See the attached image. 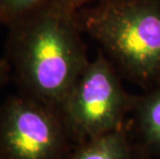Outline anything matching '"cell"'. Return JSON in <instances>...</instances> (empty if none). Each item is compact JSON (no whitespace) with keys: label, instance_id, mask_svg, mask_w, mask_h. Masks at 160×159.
Returning <instances> with one entry per match:
<instances>
[{"label":"cell","instance_id":"obj_7","mask_svg":"<svg viewBox=\"0 0 160 159\" xmlns=\"http://www.w3.org/2000/svg\"><path fill=\"white\" fill-rule=\"evenodd\" d=\"M53 0H0V22L8 26Z\"/></svg>","mask_w":160,"mask_h":159},{"label":"cell","instance_id":"obj_5","mask_svg":"<svg viewBox=\"0 0 160 159\" xmlns=\"http://www.w3.org/2000/svg\"><path fill=\"white\" fill-rule=\"evenodd\" d=\"M65 159H142L124 128L78 144Z\"/></svg>","mask_w":160,"mask_h":159},{"label":"cell","instance_id":"obj_2","mask_svg":"<svg viewBox=\"0 0 160 159\" xmlns=\"http://www.w3.org/2000/svg\"><path fill=\"white\" fill-rule=\"evenodd\" d=\"M76 17L129 80L147 89L160 85V0H99Z\"/></svg>","mask_w":160,"mask_h":159},{"label":"cell","instance_id":"obj_8","mask_svg":"<svg viewBox=\"0 0 160 159\" xmlns=\"http://www.w3.org/2000/svg\"><path fill=\"white\" fill-rule=\"evenodd\" d=\"M12 72V65L8 61V59L6 57L0 58V92L3 89V87L8 84L9 79H11Z\"/></svg>","mask_w":160,"mask_h":159},{"label":"cell","instance_id":"obj_6","mask_svg":"<svg viewBox=\"0 0 160 159\" xmlns=\"http://www.w3.org/2000/svg\"><path fill=\"white\" fill-rule=\"evenodd\" d=\"M132 110L144 148L160 156V85L134 97Z\"/></svg>","mask_w":160,"mask_h":159},{"label":"cell","instance_id":"obj_9","mask_svg":"<svg viewBox=\"0 0 160 159\" xmlns=\"http://www.w3.org/2000/svg\"><path fill=\"white\" fill-rule=\"evenodd\" d=\"M57 3L62 5L64 8L68 9L72 12H79L85 5L94 0H55Z\"/></svg>","mask_w":160,"mask_h":159},{"label":"cell","instance_id":"obj_3","mask_svg":"<svg viewBox=\"0 0 160 159\" xmlns=\"http://www.w3.org/2000/svg\"><path fill=\"white\" fill-rule=\"evenodd\" d=\"M133 98L124 90L114 64L102 51L90 60L59 107L77 145L124 126Z\"/></svg>","mask_w":160,"mask_h":159},{"label":"cell","instance_id":"obj_1","mask_svg":"<svg viewBox=\"0 0 160 159\" xmlns=\"http://www.w3.org/2000/svg\"><path fill=\"white\" fill-rule=\"evenodd\" d=\"M76 13L53 0L9 25L5 57L21 93L58 109L90 61Z\"/></svg>","mask_w":160,"mask_h":159},{"label":"cell","instance_id":"obj_4","mask_svg":"<svg viewBox=\"0 0 160 159\" xmlns=\"http://www.w3.org/2000/svg\"><path fill=\"white\" fill-rule=\"evenodd\" d=\"M71 144L58 107L22 93L0 104V159H65Z\"/></svg>","mask_w":160,"mask_h":159}]
</instances>
